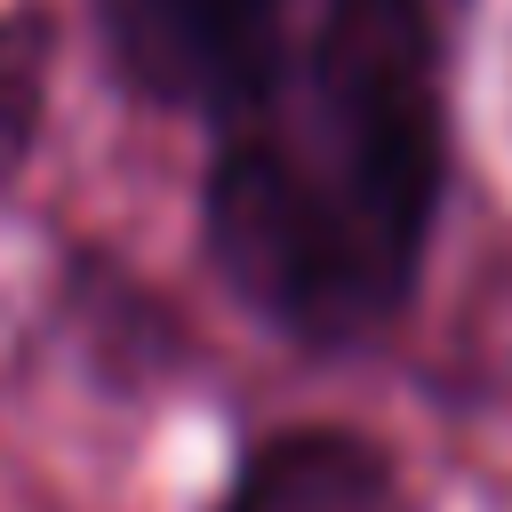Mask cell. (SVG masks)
I'll use <instances>...</instances> for the list:
<instances>
[{
	"mask_svg": "<svg viewBox=\"0 0 512 512\" xmlns=\"http://www.w3.org/2000/svg\"><path fill=\"white\" fill-rule=\"evenodd\" d=\"M440 144L424 0H312L288 64L216 128L200 176L224 288L312 344L392 320L440 208Z\"/></svg>",
	"mask_w": 512,
	"mask_h": 512,
	"instance_id": "cell-1",
	"label": "cell"
},
{
	"mask_svg": "<svg viewBox=\"0 0 512 512\" xmlns=\"http://www.w3.org/2000/svg\"><path fill=\"white\" fill-rule=\"evenodd\" d=\"M96 32L144 104L224 128L288 64L296 0H96Z\"/></svg>",
	"mask_w": 512,
	"mask_h": 512,
	"instance_id": "cell-2",
	"label": "cell"
},
{
	"mask_svg": "<svg viewBox=\"0 0 512 512\" xmlns=\"http://www.w3.org/2000/svg\"><path fill=\"white\" fill-rule=\"evenodd\" d=\"M216 512H400L392 464L352 432H280L248 448Z\"/></svg>",
	"mask_w": 512,
	"mask_h": 512,
	"instance_id": "cell-3",
	"label": "cell"
},
{
	"mask_svg": "<svg viewBox=\"0 0 512 512\" xmlns=\"http://www.w3.org/2000/svg\"><path fill=\"white\" fill-rule=\"evenodd\" d=\"M40 104H48V16L16 8V16H0V184L32 152Z\"/></svg>",
	"mask_w": 512,
	"mask_h": 512,
	"instance_id": "cell-4",
	"label": "cell"
}]
</instances>
